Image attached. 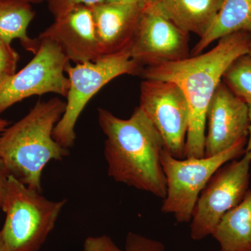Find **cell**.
<instances>
[{
  "label": "cell",
  "mask_w": 251,
  "mask_h": 251,
  "mask_svg": "<svg viewBox=\"0 0 251 251\" xmlns=\"http://www.w3.org/2000/svg\"><path fill=\"white\" fill-rule=\"evenodd\" d=\"M250 39V33L238 31L221 38L205 53L142 69L139 75L144 79L171 81L184 92L190 112L185 158L204 156L208 106L225 71L234 59L249 52Z\"/></svg>",
  "instance_id": "cell-1"
},
{
  "label": "cell",
  "mask_w": 251,
  "mask_h": 251,
  "mask_svg": "<svg viewBox=\"0 0 251 251\" xmlns=\"http://www.w3.org/2000/svg\"><path fill=\"white\" fill-rule=\"evenodd\" d=\"M99 124L106 137L104 156L108 174L115 181L164 199L166 179L161 165L165 144L138 107L128 120L99 108Z\"/></svg>",
  "instance_id": "cell-2"
},
{
  "label": "cell",
  "mask_w": 251,
  "mask_h": 251,
  "mask_svg": "<svg viewBox=\"0 0 251 251\" xmlns=\"http://www.w3.org/2000/svg\"><path fill=\"white\" fill-rule=\"evenodd\" d=\"M65 108V102L57 97L39 100L0 135V166L9 176L41 193V175L48 163L69 155V149L53 138Z\"/></svg>",
  "instance_id": "cell-3"
},
{
  "label": "cell",
  "mask_w": 251,
  "mask_h": 251,
  "mask_svg": "<svg viewBox=\"0 0 251 251\" xmlns=\"http://www.w3.org/2000/svg\"><path fill=\"white\" fill-rule=\"evenodd\" d=\"M66 199L50 201L12 176H8L1 210V251H39L53 230Z\"/></svg>",
  "instance_id": "cell-4"
},
{
  "label": "cell",
  "mask_w": 251,
  "mask_h": 251,
  "mask_svg": "<svg viewBox=\"0 0 251 251\" xmlns=\"http://www.w3.org/2000/svg\"><path fill=\"white\" fill-rule=\"evenodd\" d=\"M143 69L132 59L130 47L74 67L69 63L66 68L69 80L66 108L54 128V139L64 148H72L76 138L75 125L91 99L113 79L126 74L139 75Z\"/></svg>",
  "instance_id": "cell-5"
},
{
  "label": "cell",
  "mask_w": 251,
  "mask_h": 251,
  "mask_svg": "<svg viewBox=\"0 0 251 251\" xmlns=\"http://www.w3.org/2000/svg\"><path fill=\"white\" fill-rule=\"evenodd\" d=\"M247 140H240L221 153L202 158L179 159L165 148L161 153V165L167 190L162 212L173 214L180 224L190 222L203 188L221 166L245 153Z\"/></svg>",
  "instance_id": "cell-6"
},
{
  "label": "cell",
  "mask_w": 251,
  "mask_h": 251,
  "mask_svg": "<svg viewBox=\"0 0 251 251\" xmlns=\"http://www.w3.org/2000/svg\"><path fill=\"white\" fill-rule=\"evenodd\" d=\"M251 164V157L244 153L240 159L224 165L212 175L193 209V240L211 235L223 216L242 202L249 189Z\"/></svg>",
  "instance_id": "cell-7"
},
{
  "label": "cell",
  "mask_w": 251,
  "mask_h": 251,
  "mask_svg": "<svg viewBox=\"0 0 251 251\" xmlns=\"http://www.w3.org/2000/svg\"><path fill=\"white\" fill-rule=\"evenodd\" d=\"M37 39L40 44L30 62L0 84V115L33 96L53 93L67 97L69 80L66 68L70 62L53 41Z\"/></svg>",
  "instance_id": "cell-8"
},
{
  "label": "cell",
  "mask_w": 251,
  "mask_h": 251,
  "mask_svg": "<svg viewBox=\"0 0 251 251\" xmlns=\"http://www.w3.org/2000/svg\"><path fill=\"white\" fill-rule=\"evenodd\" d=\"M138 107L161 135L167 151L184 159L190 112L179 86L171 81L145 79L140 85Z\"/></svg>",
  "instance_id": "cell-9"
},
{
  "label": "cell",
  "mask_w": 251,
  "mask_h": 251,
  "mask_svg": "<svg viewBox=\"0 0 251 251\" xmlns=\"http://www.w3.org/2000/svg\"><path fill=\"white\" fill-rule=\"evenodd\" d=\"M189 40V33L152 8H146L132 39L130 56L143 68L177 62L191 55Z\"/></svg>",
  "instance_id": "cell-10"
},
{
  "label": "cell",
  "mask_w": 251,
  "mask_h": 251,
  "mask_svg": "<svg viewBox=\"0 0 251 251\" xmlns=\"http://www.w3.org/2000/svg\"><path fill=\"white\" fill-rule=\"evenodd\" d=\"M206 125L205 157L221 153L249 137V105L237 98L222 80L216 87L208 106Z\"/></svg>",
  "instance_id": "cell-11"
},
{
  "label": "cell",
  "mask_w": 251,
  "mask_h": 251,
  "mask_svg": "<svg viewBox=\"0 0 251 251\" xmlns=\"http://www.w3.org/2000/svg\"><path fill=\"white\" fill-rule=\"evenodd\" d=\"M38 38L53 41L69 62L75 64L101 57L90 6L80 5L54 18Z\"/></svg>",
  "instance_id": "cell-12"
},
{
  "label": "cell",
  "mask_w": 251,
  "mask_h": 251,
  "mask_svg": "<svg viewBox=\"0 0 251 251\" xmlns=\"http://www.w3.org/2000/svg\"><path fill=\"white\" fill-rule=\"evenodd\" d=\"M101 57L128 49L139 23L143 7L131 3L104 2L90 6Z\"/></svg>",
  "instance_id": "cell-13"
},
{
  "label": "cell",
  "mask_w": 251,
  "mask_h": 251,
  "mask_svg": "<svg viewBox=\"0 0 251 251\" xmlns=\"http://www.w3.org/2000/svg\"><path fill=\"white\" fill-rule=\"evenodd\" d=\"M223 0H158L150 7L180 29L202 37L219 12Z\"/></svg>",
  "instance_id": "cell-14"
},
{
  "label": "cell",
  "mask_w": 251,
  "mask_h": 251,
  "mask_svg": "<svg viewBox=\"0 0 251 251\" xmlns=\"http://www.w3.org/2000/svg\"><path fill=\"white\" fill-rule=\"evenodd\" d=\"M211 235L221 251H251V188L242 202L223 216Z\"/></svg>",
  "instance_id": "cell-15"
},
{
  "label": "cell",
  "mask_w": 251,
  "mask_h": 251,
  "mask_svg": "<svg viewBox=\"0 0 251 251\" xmlns=\"http://www.w3.org/2000/svg\"><path fill=\"white\" fill-rule=\"evenodd\" d=\"M242 31L251 34V0H223L214 22L193 47L191 56L202 53L211 43L224 36Z\"/></svg>",
  "instance_id": "cell-16"
},
{
  "label": "cell",
  "mask_w": 251,
  "mask_h": 251,
  "mask_svg": "<svg viewBox=\"0 0 251 251\" xmlns=\"http://www.w3.org/2000/svg\"><path fill=\"white\" fill-rule=\"evenodd\" d=\"M35 15L31 4L17 0H0V39L9 44L18 39L26 50L35 54L40 41L27 34Z\"/></svg>",
  "instance_id": "cell-17"
},
{
  "label": "cell",
  "mask_w": 251,
  "mask_h": 251,
  "mask_svg": "<svg viewBox=\"0 0 251 251\" xmlns=\"http://www.w3.org/2000/svg\"><path fill=\"white\" fill-rule=\"evenodd\" d=\"M222 81L239 99L251 105V57L244 54L234 59L225 71Z\"/></svg>",
  "instance_id": "cell-18"
},
{
  "label": "cell",
  "mask_w": 251,
  "mask_h": 251,
  "mask_svg": "<svg viewBox=\"0 0 251 251\" xmlns=\"http://www.w3.org/2000/svg\"><path fill=\"white\" fill-rule=\"evenodd\" d=\"M19 58L11 44L0 39V84L16 72Z\"/></svg>",
  "instance_id": "cell-19"
},
{
  "label": "cell",
  "mask_w": 251,
  "mask_h": 251,
  "mask_svg": "<svg viewBox=\"0 0 251 251\" xmlns=\"http://www.w3.org/2000/svg\"><path fill=\"white\" fill-rule=\"evenodd\" d=\"M125 249V251H165L162 243L133 232L127 235Z\"/></svg>",
  "instance_id": "cell-20"
},
{
  "label": "cell",
  "mask_w": 251,
  "mask_h": 251,
  "mask_svg": "<svg viewBox=\"0 0 251 251\" xmlns=\"http://www.w3.org/2000/svg\"><path fill=\"white\" fill-rule=\"evenodd\" d=\"M105 0H47L48 6L54 18L59 17L80 5L92 6L104 2Z\"/></svg>",
  "instance_id": "cell-21"
},
{
  "label": "cell",
  "mask_w": 251,
  "mask_h": 251,
  "mask_svg": "<svg viewBox=\"0 0 251 251\" xmlns=\"http://www.w3.org/2000/svg\"><path fill=\"white\" fill-rule=\"evenodd\" d=\"M82 251H123L107 235L88 237L85 239Z\"/></svg>",
  "instance_id": "cell-22"
},
{
  "label": "cell",
  "mask_w": 251,
  "mask_h": 251,
  "mask_svg": "<svg viewBox=\"0 0 251 251\" xmlns=\"http://www.w3.org/2000/svg\"><path fill=\"white\" fill-rule=\"evenodd\" d=\"M8 176L9 175H7L6 171L0 166V209H1V207H2L5 195H6Z\"/></svg>",
  "instance_id": "cell-23"
},
{
  "label": "cell",
  "mask_w": 251,
  "mask_h": 251,
  "mask_svg": "<svg viewBox=\"0 0 251 251\" xmlns=\"http://www.w3.org/2000/svg\"><path fill=\"white\" fill-rule=\"evenodd\" d=\"M106 1H109V2L136 4L142 6L143 9L156 4L158 0H106Z\"/></svg>",
  "instance_id": "cell-24"
},
{
  "label": "cell",
  "mask_w": 251,
  "mask_h": 251,
  "mask_svg": "<svg viewBox=\"0 0 251 251\" xmlns=\"http://www.w3.org/2000/svg\"><path fill=\"white\" fill-rule=\"evenodd\" d=\"M249 120H250V125H249V137H248L247 147H246L245 153L249 155L251 158V105H249Z\"/></svg>",
  "instance_id": "cell-25"
},
{
  "label": "cell",
  "mask_w": 251,
  "mask_h": 251,
  "mask_svg": "<svg viewBox=\"0 0 251 251\" xmlns=\"http://www.w3.org/2000/svg\"><path fill=\"white\" fill-rule=\"evenodd\" d=\"M9 122L4 119L0 118V135L9 126Z\"/></svg>",
  "instance_id": "cell-26"
},
{
  "label": "cell",
  "mask_w": 251,
  "mask_h": 251,
  "mask_svg": "<svg viewBox=\"0 0 251 251\" xmlns=\"http://www.w3.org/2000/svg\"><path fill=\"white\" fill-rule=\"evenodd\" d=\"M17 1H22V2L27 3V4H40L43 1H46L47 0H17Z\"/></svg>",
  "instance_id": "cell-27"
},
{
  "label": "cell",
  "mask_w": 251,
  "mask_h": 251,
  "mask_svg": "<svg viewBox=\"0 0 251 251\" xmlns=\"http://www.w3.org/2000/svg\"><path fill=\"white\" fill-rule=\"evenodd\" d=\"M248 54L251 57V39L250 43H249V52H248Z\"/></svg>",
  "instance_id": "cell-28"
},
{
  "label": "cell",
  "mask_w": 251,
  "mask_h": 251,
  "mask_svg": "<svg viewBox=\"0 0 251 251\" xmlns=\"http://www.w3.org/2000/svg\"><path fill=\"white\" fill-rule=\"evenodd\" d=\"M0 251H1V234H0Z\"/></svg>",
  "instance_id": "cell-29"
}]
</instances>
